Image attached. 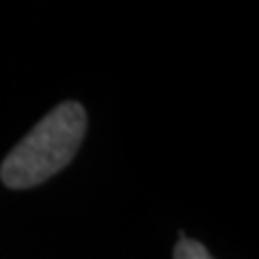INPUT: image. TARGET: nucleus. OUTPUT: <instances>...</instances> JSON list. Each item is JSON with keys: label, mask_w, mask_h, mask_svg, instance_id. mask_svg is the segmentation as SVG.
Instances as JSON below:
<instances>
[{"label": "nucleus", "mask_w": 259, "mask_h": 259, "mask_svg": "<svg viewBox=\"0 0 259 259\" xmlns=\"http://www.w3.org/2000/svg\"><path fill=\"white\" fill-rule=\"evenodd\" d=\"M87 112L78 102H65L15 145L0 166L3 184L15 190L48 182L71 162L84 139Z\"/></svg>", "instance_id": "1"}, {"label": "nucleus", "mask_w": 259, "mask_h": 259, "mask_svg": "<svg viewBox=\"0 0 259 259\" xmlns=\"http://www.w3.org/2000/svg\"><path fill=\"white\" fill-rule=\"evenodd\" d=\"M173 259H212V255L207 253V248L197 240L182 238L175 244Z\"/></svg>", "instance_id": "2"}]
</instances>
